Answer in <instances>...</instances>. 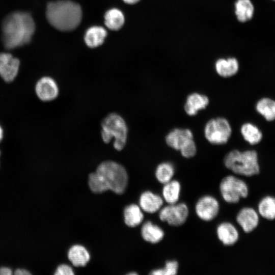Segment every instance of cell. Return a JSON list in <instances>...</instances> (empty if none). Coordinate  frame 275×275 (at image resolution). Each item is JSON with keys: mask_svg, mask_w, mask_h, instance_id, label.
Segmentation results:
<instances>
[{"mask_svg": "<svg viewBox=\"0 0 275 275\" xmlns=\"http://www.w3.org/2000/svg\"><path fill=\"white\" fill-rule=\"evenodd\" d=\"M35 29V22L29 13L15 12L8 15L2 25V39L5 47L13 49L29 43Z\"/></svg>", "mask_w": 275, "mask_h": 275, "instance_id": "1", "label": "cell"}, {"mask_svg": "<svg viewBox=\"0 0 275 275\" xmlns=\"http://www.w3.org/2000/svg\"><path fill=\"white\" fill-rule=\"evenodd\" d=\"M46 16L49 23L61 31H70L80 23L82 11L80 6L70 1H58L49 3Z\"/></svg>", "mask_w": 275, "mask_h": 275, "instance_id": "2", "label": "cell"}, {"mask_svg": "<svg viewBox=\"0 0 275 275\" xmlns=\"http://www.w3.org/2000/svg\"><path fill=\"white\" fill-rule=\"evenodd\" d=\"M224 162L227 169L237 175L253 177L260 173L258 154L254 150H232L226 155Z\"/></svg>", "mask_w": 275, "mask_h": 275, "instance_id": "3", "label": "cell"}, {"mask_svg": "<svg viewBox=\"0 0 275 275\" xmlns=\"http://www.w3.org/2000/svg\"><path fill=\"white\" fill-rule=\"evenodd\" d=\"M96 172L107 190L117 194H122L125 190L128 176L125 169L121 164L113 161H104L99 164Z\"/></svg>", "mask_w": 275, "mask_h": 275, "instance_id": "4", "label": "cell"}, {"mask_svg": "<svg viewBox=\"0 0 275 275\" xmlns=\"http://www.w3.org/2000/svg\"><path fill=\"white\" fill-rule=\"evenodd\" d=\"M128 128L124 119L119 114H108L101 123V138L103 142L108 143L114 139V147L118 151L125 147L127 138Z\"/></svg>", "mask_w": 275, "mask_h": 275, "instance_id": "5", "label": "cell"}, {"mask_svg": "<svg viewBox=\"0 0 275 275\" xmlns=\"http://www.w3.org/2000/svg\"><path fill=\"white\" fill-rule=\"evenodd\" d=\"M219 190L223 199L231 204L237 203L241 198H246L249 195L246 183L233 175L227 176L222 180Z\"/></svg>", "mask_w": 275, "mask_h": 275, "instance_id": "6", "label": "cell"}, {"mask_svg": "<svg viewBox=\"0 0 275 275\" xmlns=\"http://www.w3.org/2000/svg\"><path fill=\"white\" fill-rule=\"evenodd\" d=\"M204 135L206 140L214 145H224L229 140L232 129L228 121L224 118L211 119L206 124Z\"/></svg>", "mask_w": 275, "mask_h": 275, "instance_id": "7", "label": "cell"}, {"mask_svg": "<svg viewBox=\"0 0 275 275\" xmlns=\"http://www.w3.org/2000/svg\"><path fill=\"white\" fill-rule=\"evenodd\" d=\"M189 214L187 206L184 203L169 204L159 211V219L169 225L180 226L187 220Z\"/></svg>", "mask_w": 275, "mask_h": 275, "instance_id": "8", "label": "cell"}, {"mask_svg": "<svg viewBox=\"0 0 275 275\" xmlns=\"http://www.w3.org/2000/svg\"><path fill=\"white\" fill-rule=\"evenodd\" d=\"M219 205L213 197L205 195L201 197L196 203L195 211L202 220L208 222L213 219L218 214Z\"/></svg>", "mask_w": 275, "mask_h": 275, "instance_id": "9", "label": "cell"}, {"mask_svg": "<svg viewBox=\"0 0 275 275\" xmlns=\"http://www.w3.org/2000/svg\"><path fill=\"white\" fill-rule=\"evenodd\" d=\"M236 220L244 232L250 233L257 228L260 218L256 209L246 206L240 209L236 215Z\"/></svg>", "mask_w": 275, "mask_h": 275, "instance_id": "10", "label": "cell"}, {"mask_svg": "<svg viewBox=\"0 0 275 275\" xmlns=\"http://www.w3.org/2000/svg\"><path fill=\"white\" fill-rule=\"evenodd\" d=\"M35 93L43 101H50L55 99L59 94V88L56 81L50 77L44 76L36 84Z\"/></svg>", "mask_w": 275, "mask_h": 275, "instance_id": "11", "label": "cell"}, {"mask_svg": "<svg viewBox=\"0 0 275 275\" xmlns=\"http://www.w3.org/2000/svg\"><path fill=\"white\" fill-rule=\"evenodd\" d=\"M19 60L9 53H0V76L6 82L12 81L17 75Z\"/></svg>", "mask_w": 275, "mask_h": 275, "instance_id": "12", "label": "cell"}, {"mask_svg": "<svg viewBox=\"0 0 275 275\" xmlns=\"http://www.w3.org/2000/svg\"><path fill=\"white\" fill-rule=\"evenodd\" d=\"M192 140L193 133L187 128H175L166 136L167 144L171 148L179 151Z\"/></svg>", "mask_w": 275, "mask_h": 275, "instance_id": "13", "label": "cell"}, {"mask_svg": "<svg viewBox=\"0 0 275 275\" xmlns=\"http://www.w3.org/2000/svg\"><path fill=\"white\" fill-rule=\"evenodd\" d=\"M216 234L218 239L225 245H234L239 238L237 229L234 225L229 222L220 224L216 228Z\"/></svg>", "mask_w": 275, "mask_h": 275, "instance_id": "14", "label": "cell"}, {"mask_svg": "<svg viewBox=\"0 0 275 275\" xmlns=\"http://www.w3.org/2000/svg\"><path fill=\"white\" fill-rule=\"evenodd\" d=\"M209 104V99L205 95L193 93L187 97L184 104V111L190 116L197 115L198 112L206 107Z\"/></svg>", "mask_w": 275, "mask_h": 275, "instance_id": "15", "label": "cell"}, {"mask_svg": "<svg viewBox=\"0 0 275 275\" xmlns=\"http://www.w3.org/2000/svg\"><path fill=\"white\" fill-rule=\"evenodd\" d=\"M163 203V200L160 196L150 191L144 192L140 198L141 208L149 213H153L158 211Z\"/></svg>", "mask_w": 275, "mask_h": 275, "instance_id": "16", "label": "cell"}, {"mask_svg": "<svg viewBox=\"0 0 275 275\" xmlns=\"http://www.w3.org/2000/svg\"><path fill=\"white\" fill-rule=\"evenodd\" d=\"M217 73L223 77H229L236 74L239 69V63L234 58L219 59L215 64Z\"/></svg>", "mask_w": 275, "mask_h": 275, "instance_id": "17", "label": "cell"}, {"mask_svg": "<svg viewBox=\"0 0 275 275\" xmlns=\"http://www.w3.org/2000/svg\"><path fill=\"white\" fill-rule=\"evenodd\" d=\"M256 210L262 218L275 219V197L266 195L262 198L257 204Z\"/></svg>", "mask_w": 275, "mask_h": 275, "instance_id": "18", "label": "cell"}, {"mask_svg": "<svg viewBox=\"0 0 275 275\" xmlns=\"http://www.w3.org/2000/svg\"><path fill=\"white\" fill-rule=\"evenodd\" d=\"M143 238L146 241L151 243L160 242L164 237L163 230L158 226L148 221L144 223L141 229Z\"/></svg>", "mask_w": 275, "mask_h": 275, "instance_id": "19", "label": "cell"}, {"mask_svg": "<svg viewBox=\"0 0 275 275\" xmlns=\"http://www.w3.org/2000/svg\"><path fill=\"white\" fill-rule=\"evenodd\" d=\"M106 30L101 26H94L90 28L85 35V41L88 46L91 48L101 45L106 36Z\"/></svg>", "mask_w": 275, "mask_h": 275, "instance_id": "20", "label": "cell"}, {"mask_svg": "<svg viewBox=\"0 0 275 275\" xmlns=\"http://www.w3.org/2000/svg\"><path fill=\"white\" fill-rule=\"evenodd\" d=\"M69 260L75 266H84L90 260V254L86 249L81 245H74L69 250Z\"/></svg>", "mask_w": 275, "mask_h": 275, "instance_id": "21", "label": "cell"}, {"mask_svg": "<svg viewBox=\"0 0 275 275\" xmlns=\"http://www.w3.org/2000/svg\"><path fill=\"white\" fill-rule=\"evenodd\" d=\"M254 12V6L251 0H237L235 4V13L237 19L241 22L251 19Z\"/></svg>", "mask_w": 275, "mask_h": 275, "instance_id": "22", "label": "cell"}, {"mask_svg": "<svg viewBox=\"0 0 275 275\" xmlns=\"http://www.w3.org/2000/svg\"><path fill=\"white\" fill-rule=\"evenodd\" d=\"M124 217L126 225L134 227L142 223L144 215L141 208L138 205L132 204L126 206L124 209Z\"/></svg>", "mask_w": 275, "mask_h": 275, "instance_id": "23", "label": "cell"}, {"mask_svg": "<svg viewBox=\"0 0 275 275\" xmlns=\"http://www.w3.org/2000/svg\"><path fill=\"white\" fill-rule=\"evenodd\" d=\"M180 190L181 185L177 180H171L164 184L162 191L164 200L169 204L176 203L180 197Z\"/></svg>", "mask_w": 275, "mask_h": 275, "instance_id": "24", "label": "cell"}, {"mask_svg": "<svg viewBox=\"0 0 275 275\" xmlns=\"http://www.w3.org/2000/svg\"><path fill=\"white\" fill-rule=\"evenodd\" d=\"M241 134L245 141L251 145H256L262 140V133L259 128L251 123L243 124L240 128Z\"/></svg>", "mask_w": 275, "mask_h": 275, "instance_id": "25", "label": "cell"}, {"mask_svg": "<svg viewBox=\"0 0 275 275\" xmlns=\"http://www.w3.org/2000/svg\"><path fill=\"white\" fill-rule=\"evenodd\" d=\"M257 112L267 121L275 119V101L269 98L260 99L256 105Z\"/></svg>", "mask_w": 275, "mask_h": 275, "instance_id": "26", "label": "cell"}, {"mask_svg": "<svg viewBox=\"0 0 275 275\" xmlns=\"http://www.w3.org/2000/svg\"><path fill=\"white\" fill-rule=\"evenodd\" d=\"M124 23V16L119 9L113 8L107 11L104 15V23L112 30H119Z\"/></svg>", "mask_w": 275, "mask_h": 275, "instance_id": "27", "label": "cell"}, {"mask_svg": "<svg viewBox=\"0 0 275 275\" xmlns=\"http://www.w3.org/2000/svg\"><path fill=\"white\" fill-rule=\"evenodd\" d=\"M174 173L173 164L169 162H163L157 166L155 174L157 180L164 184L172 180Z\"/></svg>", "mask_w": 275, "mask_h": 275, "instance_id": "28", "label": "cell"}, {"mask_svg": "<svg viewBox=\"0 0 275 275\" xmlns=\"http://www.w3.org/2000/svg\"><path fill=\"white\" fill-rule=\"evenodd\" d=\"M179 264L176 260L167 261L164 267L155 269L150 272L152 275H175L177 273Z\"/></svg>", "mask_w": 275, "mask_h": 275, "instance_id": "29", "label": "cell"}, {"mask_svg": "<svg viewBox=\"0 0 275 275\" xmlns=\"http://www.w3.org/2000/svg\"><path fill=\"white\" fill-rule=\"evenodd\" d=\"M89 185L92 191L101 193L107 189L96 172L92 173L89 176Z\"/></svg>", "mask_w": 275, "mask_h": 275, "instance_id": "30", "label": "cell"}, {"mask_svg": "<svg viewBox=\"0 0 275 275\" xmlns=\"http://www.w3.org/2000/svg\"><path fill=\"white\" fill-rule=\"evenodd\" d=\"M180 151L184 157L188 158L194 156L196 153L197 148L194 140L189 142Z\"/></svg>", "mask_w": 275, "mask_h": 275, "instance_id": "31", "label": "cell"}, {"mask_svg": "<svg viewBox=\"0 0 275 275\" xmlns=\"http://www.w3.org/2000/svg\"><path fill=\"white\" fill-rule=\"evenodd\" d=\"M56 275H72L74 272L72 268L66 264L59 265L54 273Z\"/></svg>", "mask_w": 275, "mask_h": 275, "instance_id": "32", "label": "cell"}, {"mask_svg": "<svg viewBox=\"0 0 275 275\" xmlns=\"http://www.w3.org/2000/svg\"><path fill=\"white\" fill-rule=\"evenodd\" d=\"M12 274V269L8 267H0V275H11Z\"/></svg>", "mask_w": 275, "mask_h": 275, "instance_id": "33", "label": "cell"}, {"mask_svg": "<svg viewBox=\"0 0 275 275\" xmlns=\"http://www.w3.org/2000/svg\"><path fill=\"white\" fill-rule=\"evenodd\" d=\"M15 274L22 275V274H31V273L27 270L25 269L19 268L15 271Z\"/></svg>", "mask_w": 275, "mask_h": 275, "instance_id": "34", "label": "cell"}, {"mask_svg": "<svg viewBox=\"0 0 275 275\" xmlns=\"http://www.w3.org/2000/svg\"><path fill=\"white\" fill-rule=\"evenodd\" d=\"M125 3L129 4H134L138 3L140 0H123Z\"/></svg>", "mask_w": 275, "mask_h": 275, "instance_id": "35", "label": "cell"}, {"mask_svg": "<svg viewBox=\"0 0 275 275\" xmlns=\"http://www.w3.org/2000/svg\"><path fill=\"white\" fill-rule=\"evenodd\" d=\"M4 136V131L3 128L0 125V142L2 141Z\"/></svg>", "mask_w": 275, "mask_h": 275, "instance_id": "36", "label": "cell"}, {"mask_svg": "<svg viewBox=\"0 0 275 275\" xmlns=\"http://www.w3.org/2000/svg\"><path fill=\"white\" fill-rule=\"evenodd\" d=\"M0 156H1V151H0Z\"/></svg>", "mask_w": 275, "mask_h": 275, "instance_id": "37", "label": "cell"}, {"mask_svg": "<svg viewBox=\"0 0 275 275\" xmlns=\"http://www.w3.org/2000/svg\"><path fill=\"white\" fill-rule=\"evenodd\" d=\"M273 1H275V0H273Z\"/></svg>", "mask_w": 275, "mask_h": 275, "instance_id": "38", "label": "cell"}]
</instances>
